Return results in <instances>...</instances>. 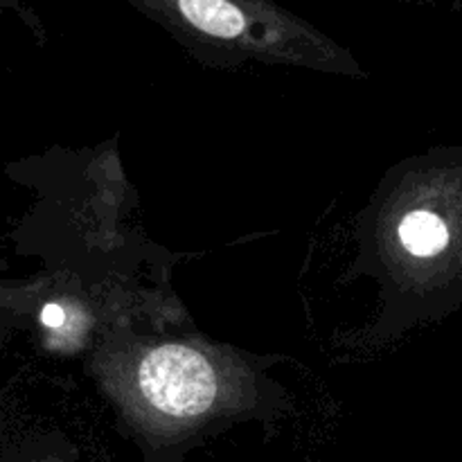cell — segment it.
I'll return each instance as SVG.
<instances>
[{
	"label": "cell",
	"instance_id": "1",
	"mask_svg": "<svg viewBox=\"0 0 462 462\" xmlns=\"http://www.w3.org/2000/svg\"><path fill=\"white\" fill-rule=\"evenodd\" d=\"M212 63H287L361 75L346 48L275 0H126Z\"/></svg>",
	"mask_w": 462,
	"mask_h": 462
},
{
	"label": "cell",
	"instance_id": "2",
	"mask_svg": "<svg viewBox=\"0 0 462 462\" xmlns=\"http://www.w3.org/2000/svg\"><path fill=\"white\" fill-rule=\"evenodd\" d=\"M68 320H70V314H68L66 307L59 305V302H48V305L43 307V311H41V323H43V328L52 329V332L66 329Z\"/></svg>",
	"mask_w": 462,
	"mask_h": 462
},
{
	"label": "cell",
	"instance_id": "3",
	"mask_svg": "<svg viewBox=\"0 0 462 462\" xmlns=\"http://www.w3.org/2000/svg\"><path fill=\"white\" fill-rule=\"evenodd\" d=\"M30 462H77L75 456H70V451H50V454L39 456V458Z\"/></svg>",
	"mask_w": 462,
	"mask_h": 462
}]
</instances>
